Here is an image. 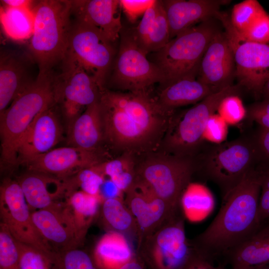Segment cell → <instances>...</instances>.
<instances>
[{
	"mask_svg": "<svg viewBox=\"0 0 269 269\" xmlns=\"http://www.w3.org/2000/svg\"><path fill=\"white\" fill-rule=\"evenodd\" d=\"M104 142L135 156L158 150L175 112L164 110L150 90L104 89L99 100Z\"/></svg>",
	"mask_w": 269,
	"mask_h": 269,
	"instance_id": "cell-1",
	"label": "cell"
},
{
	"mask_svg": "<svg viewBox=\"0 0 269 269\" xmlns=\"http://www.w3.org/2000/svg\"><path fill=\"white\" fill-rule=\"evenodd\" d=\"M261 192L256 167L223 197L219 211L206 229L190 240L195 250L215 262L249 239L262 225L258 212Z\"/></svg>",
	"mask_w": 269,
	"mask_h": 269,
	"instance_id": "cell-2",
	"label": "cell"
},
{
	"mask_svg": "<svg viewBox=\"0 0 269 269\" xmlns=\"http://www.w3.org/2000/svg\"><path fill=\"white\" fill-rule=\"evenodd\" d=\"M55 77L52 71L38 74L0 115L2 167L17 165L18 146L31 124L39 113L57 103Z\"/></svg>",
	"mask_w": 269,
	"mask_h": 269,
	"instance_id": "cell-3",
	"label": "cell"
},
{
	"mask_svg": "<svg viewBox=\"0 0 269 269\" xmlns=\"http://www.w3.org/2000/svg\"><path fill=\"white\" fill-rule=\"evenodd\" d=\"M34 29L29 49L39 75L52 71L65 58L72 26L71 0H42L32 6Z\"/></svg>",
	"mask_w": 269,
	"mask_h": 269,
	"instance_id": "cell-4",
	"label": "cell"
},
{
	"mask_svg": "<svg viewBox=\"0 0 269 269\" xmlns=\"http://www.w3.org/2000/svg\"><path fill=\"white\" fill-rule=\"evenodd\" d=\"M197 162V170L219 187L223 197L261 163V158L254 137L243 136L211 145Z\"/></svg>",
	"mask_w": 269,
	"mask_h": 269,
	"instance_id": "cell-5",
	"label": "cell"
},
{
	"mask_svg": "<svg viewBox=\"0 0 269 269\" xmlns=\"http://www.w3.org/2000/svg\"><path fill=\"white\" fill-rule=\"evenodd\" d=\"M142 155V160L136 161L135 179L148 186L172 208L181 209L182 195L197 170L195 157L157 150Z\"/></svg>",
	"mask_w": 269,
	"mask_h": 269,
	"instance_id": "cell-6",
	"label": "cell"
},
{
	"mask_svg": "<svg viewBox=\"0 0 269 269\" xmlns=\"http://www.w3.org/2000/svg\"><path fill=\"white\" fill-rule=\"evenodd\" d=\"M219 30L211 19L181 32L154 53L153 62L160 70L163 85L189 76H197L202 58Z\"/></svg>",
	"mask_w": 269,
	"mask_h": 269,
	"instance_id": "cell-7",
	"label": "cell"
},
{
	"mask_svg": "<svg viewBox=\"0 0 269 269\" xmlns=\"http://www.w3.org/2000/svg\"><path fill=\"white\" fill-rule=\"evenodd\" d=\"M239 85L230 86L212 94L181 114L173 116L160 146L162 151L180 156L194 157L201 148L204 133L210 117L217 111L221 101L238 95Z\"/></svg>",
	"mask_w": 269,
	"mask_h": 269,
	"instance_id": "cell-8",
	"label": "cell"
},
{
	"mask_svg": "<svg viewBox=\"0 0 269 269\" xmlns=\"http://www.w3.org/2000/svg\"><path fill=\"white\" fill-rule=\"evenodd\" d=\"M137 250L151 269H183L196 250L186 237L182 211L145 238Z\"/></svg>",
	"mask_w": 269,
	"mask_h": 269,
	"instance_id": "cell-9",
	"label": "cell"
},
{
	"mask_svg": "<svg viewBox=\"0 0 269 269\" xmlns=\"http://www.w3.org/2000/svg\"><path fill=\"white\" fill-rule=\"evenodd\" d=\"M62 63L61 73L55 77L56 95L68 129L83 109L100 100L105 89L72 56L66 54Z\"/></svg>",
	"mask_w": 269,
	"mask_h": 269,
	"instance_id": "cell-10",
	"label": "cell"
},
{
	"mask_svg": "<svg viewBox=\"0 0 269 269\" xmlns=\"http://www.w3.org/2000/svg\"><path fill=\"white\" fill-rule=\"evenodd\" d=\"M120 39L112 77L113 83L126 91H148L155 84L163 83L161 72L138 47L132 29L122 31Z\"/></svg>",
	"mask_w": 269,
	"mask_h": 269,
	"instance_id": "cell-11",
	"label": "cell"
},
{
	"mask_svg": "<svg viewBox=\"0 0 269 269\" xmlns=\"http://www.w3.org/2000/svg\"><path fill=\"white\" fill-rule=\"evenodd\" d=\"M83 66L105 89L115 55L113 43L90 25L75 19L72 23L67 54Z\"/></svg>",
	"mask_w": 269,
	"mask_h": 269,
	"instance_id": "cell-12",
	"label": "cell"
},
{
	"mask_svg": "<svg viewBox=\"0 0 269 269\" xmlns=\"http://www.w3.org/2000/svg\"><path fill=\"white\" fill-rule=\"evenodd\" d=\"M218 14L216 18L222 23L233 51L235 77L238 85L259 97L262 95L263 88L269 78V44L241 39L230 22V17L222 12Z\"/></svg>",
	"mask_w": 269,
	"mask_h": 269,
	"instance_id": "cell-13",
	"label": "cell"
},
{
	"mask_svg": "<svg viewBox=\"0 0 269 269\" xmlns=\"http://www.w3.org/2000/svg\"><path fill=\"white\" fill-rule=\"evenodd\" d=\"M31 213L16 180L5 179L0 189L1 222L16 241L37 249L50 260L54 251L37 231Z\"/></svg>",
	"mask_w": 269,
	"mask_h": 269,
	"instance_id": "cell-14",
	"label": "cell"
},
{
	"mask_svg": "<svg viewBox=\"0 0 269 269\" xmlns=\"http://www.w3.org/2000/svg\"><path fill=\"white\" fill-rule=\"evenodd\" d=\"M125 193V202L136 225L137 247L163 223L182 211L172 208L148 186L136 179Z\"/></svg>",
	"mask_w": 269,
	"mask_h": 269,
	"instance_id": "cell-15",
	"label": "cell"
},
{
	"mask_svg": "<svg viewBox=\"0 0 269 269\" xmlns=\"http://www.w3.org/2000/svg\"><path fill=\"white\" fill-rule=\"evenodd\" d=\"M31 214L37 231L54 252L79 248L84 242L85 237L77 228L66 201Z\"/></svg>",
	"mask_w": 269,
	"mask_h": 269,
	"instance_id": "cell-16",
	"label": "cell"
},
{
	"mask_svg": "<svg viewBox=\"0 0 269 269\" xmlns=\"http://www.w3.org/2000/svg\"><path fill=\"white\" fill-rule=\"evenodd\" d=\"M107 152H95L69 146L52 149L27 163L28 171L65 179L81 170L108 160Z\"/></svg>",
	"mask_w": 269,
	"mask_h": 269,
	"instance_id": "cell-17",
	"label": "cell"
},
{
	"mask_svg": "<svg viewBox=\"0 0 269 269\" xmlns=\"http://www.w3.org/2000/svg\"><path fill=\"white\" fill-rule=\"evenodd\" d=\"M235 73L233 51L225 31L219 30L202 58L197 79L217 92L232 86Z\"/></svg>",
	"mask_w": 269,
	"mask_h": 269,
	"instance_id": "cell-18",
	"label": "cell"
},
{
	"mask_svg": "<svg viewBox=\"0 0 269 269\" xmlns=\"http://www.w3.org/2000/svg\"><path fill=\"white\" fill-rule=\"evenodd\" d=\"M62 129L53 106L39 113L21 138L17 150L18 164L25 165L53 149L61 140Z\"/></svg>",
	"mask_w": 269,
	"mask_h": 269,
	"instance_id": "cell-19",
	"label": "cell"
},
{
	"mask_svg": "<svg viewBox=\"0 0 269 269\" xmlns=\"http://www.w3.org/2000/svg\"><path fill=\"white\" fill-rule=\"evenodd\" d=\"M71 4L75 19L94 27L113 43L120 38L123 26L120 0H74Z\"/></svg>",
	"mask_w": 269,
	"mask_h": 269,
	"instance_id": "cell-20",
	"label": "cell"
},
{
	"mask_svg": "<svg viewBox=\"0 0 269 269\" xmlns=\"http://www.w3.org/2000/svg\"><path fill=\"white\" fill-rule=\"evenodd\" d=\"M169 28L170 39L198 23L216 18L224 0H162Z\"/></svg>",
	"mask_w": 269,
	"mask_h": 269,
	"instance_id": "cell-21",
	"label": "cell"
},
{
	"mask_svg": "<svg viewBox=\"0 0 269 269\" xmlns=\"http://www.w3.org/2000/svg\"><path fill=\"white\" fill-rule=\"evenodd\" d=\"M132 30L136 43L146 55L166 45L170 38L163 1L154 0L137 26Z\"/></svg>",
	"mask_w": 269,
	"mask_h": 269,
	"instance_id": "cell-22",
	"label": "cell"
},
{
	"mask_svg": "<svg viewBox=\"0 0 269 269\" xmlns=\"http://www.w3.org/2000/svg\"><path fill=\"white\" fill-rule=\"evenodd\" d=\"M29 206L37 210L52 207L65 196L63 179L44 173L31 171L16 179Z\"/></svg>",
	"mask_w": 269,
	"mask_h": 269,
	"instance_id": "cell-23",
	"label": "cell"
},
{
	"mask_svg": "<svg viewBox=\"0 0 269 269\" xmlns=\"http://www.w3.org/2000/svg\"><path fill=\"white\" fill-rule=\"evenodd\" d=\"M67 143L95 152H107L104 142L99 100L89 106L68 129Z\"/></svg>",
	"mask_w": 269,
	"mask_h": 269,
	"instance_id": "cell-24",
	"label": "cell"
},
{
	"mask_svg": "<svg viewBox=\"0 0 269 269\" xmlns=\"http://www.w3.org/2000/svg\"><path fill=\"white\" fill-rule=\"evenodd\" d=\"M34 80L24 60L17 54L2 51L0 57V114Z\"/></svg>",
	"mask_w": 269,
	"mask_h": 269,
	"instance_id": "cell-25",
	"label": "cell"
},
{
	"mask_svg": "<svg viewBox=\"0 0 269 269\" xmlns=\"http://www.w3.org/2000/svg\"><path fill=\"white\" fill-rule=\"evenodd\" d=\"M232 269H253L269 265V219L249 239L223 257Z\"/></svg>",
	"mask_w": 269,
	"mask_h": 269,
	"instance_id": "cell-26",
	"label": "cell"
},
{
	"mask_svg": "<svg viewBox=\"0 0 269 269\" xmlns=\"http://www.w3.org/2000/svg\"><path fill=\"white\" fill-rule=\"evenodd\" d=\"M155 98L165 111L174 112L180 107L197 104L216 93L209 86L200 82L196 76H189L174 82L160 85Z\"/></svg>",
	"mask_w": 269,
	"mask_h": 269,
	"instance_id": "cell-27",
	"label": "cell"
},
{
	"mask_svg": "<svg viewBox=\"0 0 269 269\" xmlns=\"http://www.w3.org/2000/svg\"><path fill=\"white\" fill-rule=\"evenodd\" d=\"M92 257L99 269H120L135 256L124 234L107 231L98 240Z\"/></svg>",
	"mask_w": 269,
	"mask_h": 269,
	"instance_id": "cell-28",
	"label": "cell"
},
{
	"mask_svg": "<svg viewBox=\"0 0 269 269\" xmlns=\"http://www.w3.org/2000/svg\"><path fill=\"white\" fill-rule=\"evenodd\" d=\"M99 215L108 231L117 232L124 235L132 234L136 237L135 220L123 198L103 200Z\"/></svg>",
	"mask_w": 269,
	"mask_h": 269,
	"instance_id": "cell-29",
	"label": "cell"
},
{
	"mask_svg": "<svg viewBox=\"0 0 269 269\" xmlns=\"http://www.w3.org/2000/svg\"><path fill=\"white\" fill-rule=\"evenodd\" d=\"M0 19L3 32L8 38L18 41L31 37L34 16L31 8H13L1 5Z\"/></svg>",
	"mask_w": 269,
	"mask_h": 269,
	"instance_id": "cell-30",
	"label": "cell"
},
{
	"mask_svg": "<svg viewBox=\"0 0 269 269\" xmlns=\"http://www.w3.org/2000/svg\"><path fill=\"white\" fill-rule=\"evenodd\" d=\"M102 201L100 195H93L82 190L74 192L67 199L66 203L75 224L84 237L99 214Z\"/></svg>",
	"mask_w": 269,
	"mask_h": 269,
	"instance_id": "cell-31",
	"label": "cell"
},
{
	"mask_svg": "<svg viewBox=\"0 0 269 269\" xmlns=\"http://www.w3.org/2000/svg\"><path fill=\"white\" fill-rule=\"evenodd\" d=\"M135 156L124 153L114 159H109L93 167L104 178L108 177L123 192L133 184L135 179Z\"/></svg>",
	"mask_w": 269,
	"mask_h": 269,
	"instance_id": "cell-32",
	"label": "cell"
},
{
	"mask_svg": "<svg viewBox=\"0 0 269 269\" xmlns=\"http://www.w3.org/2000/svg\"><path fill=\"white\" fill-rule=\"evenodd\" d=\"M105 178L93 167L86 168L77 174L63 179L65 195L67 198L79 188L93 195H99Z\"/></svg>",
	"mask_w": 269,
	"mask_h": 269,
	"instance_id": "cell-33",
	"label": "cell"
},
{
	"mask_svg": "<svg viewBox=\"0 0 269 269\" xmlns=\"http://www.w3.org/2000/svg\"><path fill=\"white\" fill-rule=\"evenodd\" d=\"M50 261L52 269H99L92 257L79 248L54 252Z\"/></svg>",
	"mask_w": 269,
	"mask_h": 269,
	"instance_id": "cell-34",
	"label": "cell"
},
{
	"mask_svg": "<svg viewBox=\"0 0 269 269\" xmlns=\"http://www.w3.org/2000/svg\"><path fill=\"white\" fill-rule=\"evenodd\" d=\"M266 13L257 0H245L233 6L230 20L236 31L242 32Z\"/></svg>",
	"mask_w": 269,
	"mask_h": 269,
	"instance_id": "cell-35",
	"label": "cell"
},
{
	"mask_svg": "<svg viewBox=\"0 0 269 269\" xmlns=\"http://www.w3.org/2000/svg\"><path fill=\"white\" fill-rule=\"evenodd\" d=\"M0 269H20L15 240L6 226L0 224Z\"/></svg>",
	"mask_w": 269,
	"mask_h": 269,
	"instance_id": "cell-36",
	"label": "cell"
},
{
	"mask_svg": "<svg viewBox=\"0 0 269 269\" xmlns=\"http://www.w3.org/2000/svg\"><path fill=\"white\" fill-rule=\"evenodd\" d=\"M20 269H52L50 259L37 249L15 240Z\"/></svg>",
	"mask_w": 269,
	"mask_h": 269,
	"instance_id": "cell-37",
	"label": "cell"
},
{
	"mask_svg": "<svg viewBox=\"0 0 269 269\" xmlns=\"http://www.w3.org/2000/svg\"><path fill=\"white\" fill-rule=\"evenodd\" d=\"M219 115L227 124L236 125L247 115V110L237 95L226 97L220 102L217 109Z\"/></svg>",
	"mask_w": 269,
	"mask_h": 269,
	"instance_id": "cell-38",
	"label": "cell"
},
{
	"mask_svg": "<svg viewBox=\"0 0 269 269\" xmlns=\"http://www.w3.org/2000/svg\"><path fill=\"white\" fill-rule=\"evenodd\" d=\"M236 32L238 37L243 40L259 44H268L269 43V15L267 13L264 14L244 31L238 32L236 31Z\"/></svg>",
	"mask_w": 269,
	"mask_h": 269,
	"instance_id": "cell-39",
	"label": "cell"
},
{
	"mask_svg": "<svg viewBox=\"0 0 269 269\" xmlns=\"http://www.w3.org/2000/svg\"><path fill=\"white\" fill-rule=\"evenodd\" d=\"M227 133V123L219 115L214 114L208 121L204 133V139L214 144H219L225 140Z\"/></svg>",
	"mask_w": 269,
	"mask_h": 269,
	"instance_id": "cell-40",
	"label": "cell"
},
{
	"mask_svg": "<svg viewBox=\"0 0 269 269\" xmlns=\"http://www.w3.org/2000/svg\"><path fill=\"white\" fill-rule=\"evenodd\" d=\"M154 0H121L122 9L128 19L132 22L143 15L146 10L152 4Z\"/></svg>",
	"mask_w": 269,
	"mask_h": 269,
	"instance_id": "cell-41",
	"label": "cell"
},
{
	"mask_svg": "<svg viewBox=\"0 0 269 269\" xmlns=\"http://www.w3.org/2000/svg\"><path fill=\"white\" fill-rule=\"evenodd\" d=\"M247 118L269 129V101L263 100L251 105L247 110Z\"/></svg>",
	"mask_w": 269,
	"mask_h": 269,
	"instance_id": "cell-42",
	"label": "cell"
},
{
	"mask_svg": "<svg viewBox=\"0 0 269 269\" xmlns=\"http://www.w3.org/2000/svg\"><path fill=\"white\" fill-rule=\"evenodd\" d=\"M261 158V163L269 167V129L260 127L254 137Z\"/></svg>",
	"mask_w": 269,
	"mask_h": 269,
	"instance_id": "cell-43",
	"label": "cell"
},
{
	"mask_svg": "<svg viewBox=\"0 0 269 269\" xmlns=\"http://www.w3.org/2000/svg\"><path fill=\"white\" fill-rule=\"evenodd\" d=\"M183 269H227L224 267L215 265L214 262L204 257L196 251Z\"/></svg>",
	"mask_w": 269,
	"mask_h": 269,
	"instance_id": "cell-44",
	"label": "cell"
},
{
	"mask_svg": "<svg viewBox=\"0 0 269 269\" xmlns=\"http://www.w3.org/2000/svg\"><path fill=\"white\" fill-rule=\"evenodd\" d=\"M258 212L261 224L269 219V190L261 189Z\"/></svg>",
	"mask_w": 269,
	"mask_h": 269,
	"instance_id": "cell-45",
	"label": "cell"
},
{
	"mask_svg": "<svg viewBox=\"0 0 269 269\" xmlns=\"http://www.w3.org/2000/svg\"><path fill=\"white\" fill-rule=\"evenodd\" d=\"M123 192L110 179L105 180L102 185L99 195L103 200L108 198L122 197Z\"/></svg>",
	"mask_w": 269,
	"mask_h": 269,
	"instance_id": "cell-46",
	"label": "cell"
},
{
	"mask_svg": "<svg viewBox=\"0 0 269 269\" xmlns=\"http://www.w3.org/2000/svg\"><path fill=\"white\" fill-rule=\"evenodd\" d=\"M2 5L13 8H31L35 1L29 0H0Z\"/></svg>",
	"mask_w": 269,
	"mask_h": 269,
	"instance_id": "cell-47",
	"label": "cell"
},
{
	"mask_svg": "<svg viewBox=\"0 0 269 269\" xmlns=\"http://www.w3.org/2000/svg\"><path fill=\"white\" fill-rule=\"evenodd\" d=\"M260 173L262 190H269V167L258 166Z\"/></svg>",
	"mask_w": 269,
	"mask_h": 269,
	"instance_id": "cell-48",
	"label": "cell"
},
{
	"mask_svg": "<svg viewBox=\"0 0 269 269\" xmlns=\"http://www.w3.org/2000/svg\"><path fill=\"white\" fill-rule=\"evenodd\" d=\"M139 259L140 257H135L132 261L120 269H144L143 263Z\"/></svg>",
	"mask_w": 269,
	"mask_h": 269,
	"instance_id": "cell-49",
	"label": "cell"
},
{
	"mask_svg": "<svg viewBox=\"0 0 269 269\" xmlns=\"http://www.w3.org/2000/svg\"><path fill=\"white\" fill-rule=\"evenodd\" d=\"M262 95L264 98V100L269 101V78L263 88Z\"/></svg>",
	"mask_w": 269,
	"mask_h": 269,
	"instance_id": "cell-50",
	"label": "cell"
},
{
	"mask_svg": "<svg viewBox=\"0 0 269 269\" xmlns=\"http://www.w3.org/2000/svg\"><path fill=\"white\" fill-rule=\"evenodd\" d=\"M253 269H269V265L259 266Z\"/></svg>",
	"mask_w": 269,
	"mask_h": 269,
	"instance_id": "cell-51",
	"label": "cell"
}]
</instances>
